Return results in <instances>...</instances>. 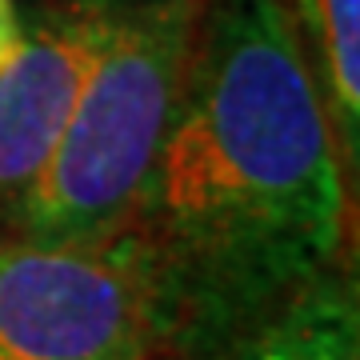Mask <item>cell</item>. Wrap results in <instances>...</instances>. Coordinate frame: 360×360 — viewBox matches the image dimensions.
Segmentation results:
<instances>
[{
	"label": "cell",
	"mask_w": 360,
	"mask_h": 360,
	"mask_svg": "<svg viewBox=\"0 0 360 360\" xmlns=\"http://www.w3.org/2000/svg\"><path fill=\"white\" fill-rule=\"evenodd\" d=\"M129 232L168 345L217 360L336 269L345 165L281 0H205L172 124Z\"/></svg>",
	"instance_id": "obj_1"
},
{
	"label": "cell",
	"mask_w": 360,
	"mask_h": 360,
	"mask_svg": "<svg viewBox=\"0 0 360 360\" xmlns=\"http://www.w3.org/2000/svg\"><path fill=\"white\" fill-rule=\"evenodd\" d=\"M205 0H96L101 44L72 120L25 205L20 236L101 240L141 208L193 60Z\"/></svg>",
	"instance_id": "obj_2"
},
{
	"label": "cell",
	"mask_w": 360,
	"mask_h": 360,
	"mask_svg": "<svg viewBox=\"0 0 360 360\" xmlns=\"http://www.w3.org/2000/svg\"><path fill=\"white\" fill-rule=\"evenodd\" d=\"M160 296L129 229L101 240H0V360H153Z\"/></svg>",
	"instance_id": "obj_3"
},
{
	"label": "cell",
	"mask_w": 360,
	"mask_h": 360,
	"mask_svg": "<svg viewBox=\"0 0 360 360\" xmlns=\"http://www.w3.org/2000/svg\"><path fill=\"white\" fill-rule=\"evenodd\" d=\"M96 44L101 13L96 0H84L20 25L16 49L0 65V208L13 217L65 136Z\"/></svg>",
	"instance_id": "obj_4"
},
{
	"label": "cell",
	"mask_w": 360,
	"mask_h": 360,
	"mask_svg": "<svg viewBox=\"0 0 360 360\" xmlns=\"http://www.w3.org/2000/svg\"><path fill=\"white\" fill-rule=\"evenodd\" d=\"M217 360H360V300L352 269H328L248 328Z\"/></svg>",
	"instance_id": "obj_5"
},
{
	"label": "cell",
	"mask_w": 360,
	"mask_h": 360,
	"mask_svg": "<svg viewBox=\"0 0 360 360\" xmlns=\"http://www.w3.org/2000/svg\"><path fill=\"white\" fill-rule=\"evenodd\" d=\"M309 65L333 124L340 165L352 172L360 148V0H300Z\"/></svg>",
	"instance_id": "obj_6"
},
{
	"label": "cell",
	"mask_w": 360,
	"mask_h": 360,
	"mask_svg": "<svg viewBox=\"0 0 360 360\" xmlns=\"http://www.w3.org/2000/svg\"><path fill=\"white\" fill-rule=\"evenodd\" d=\"M20 40V16H16V4L13 0H0V65L8 60V52L16 49Z\"/></svg>",
	"instance_id": "obj_7"
}]
</instances>
